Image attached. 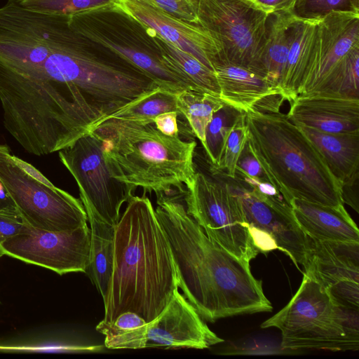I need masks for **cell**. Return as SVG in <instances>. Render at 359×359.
<instances>
[{
	"label": "cell",
	"instance_id": "f35d334b",
	"mask_svg": "<svg viewBox=\"0 0 359 359\" xmlns=\"http://www.w3.org/2000/svg\"><path fill=\"white\" fill-rule=\"evenodd\" d=\"M273 11H292L297 0H255Z\"/></svg>",
	"mask_w": 359,
	"mask_h": 359
},
{
	"label": "cell",
	"instance_id": "7c38bea8",
	"mask_svg": "<svg viewBox=\"0 0 359 359\" xmlns=\"http://www.w3.org/2000/svg\"><path fill=\"white\" fill-rule=\"evenodd\" d=\"M177 289L164 310L153 320L111 339L116 349L150 347L203 349L222 342Z\"/></svg>",
	"mask_w": 359,
	"mask_h": 359
},
{
	"label": "cell",
	"instance_id": "5bb4252c",
	"mask_svg": "<svg viewBox=\"0 0 359 359\" xmlns=\"http://www.w3.org/2000/svg\"><path fill=\"white\" fill-rule=\"evenodd\" d=\"M226 182L237 198L248 226L268 233L278 249L297 266L305 268L311 253V239L296 222L291 205L285 200L264 194L242 182Z\"/></svg>",
	"mask_w": 359,
	"mask_h": 359
},
{
	"label": "cell",
	"instance_id": "1f68e13d",
	"mask_svg": "<svg viewBox=\"0 0 359 359\" xmlns=\"http://www.w3.org/2000/svg\"><path fill=\"white\" fill-rule=\"evenodd\" d=\"M246 142L247 127L243 113L230 132L216 172H223L227 177L235 178L237 163Z\"/></svg>",
	"mask_w": 359,
	"mask_h": 359
},
{
	"label": "cell",
	"instance_id": "8992f818",
	"mask_svg": "<svg viewBox=\"0 0 359 359\" xmlns=\"http://www.w3.org/2000/svg\"><path fill=\"white\" fill-rule=\"evenodd\" d=\"M68 24L89 41L144 72L161 88L176 93L192 90L167 66L148 28L115 4L73 15Z\"/></svg>",
	"mask_w": 359,
	"mask_h": 359
},
{
	"label": "cell",
	"instance_id": "83f0119b",
	"mask_svg": "<svg viewBox=\"0 0 359 359\" xmlns=\"http://www.w3.org/2000/svg\"><path fill=\"white\" fill-rule=\"evenodd\" d=\"M243 113L224 103L213 114L207 126L205 140L202 144L212 171H217L230 132Z\"/></svg>",
	"mask_w": 359,
	"mask_h": 359
},
{
	"label": "cell",
	"instance_id": "8d00e7d4",
	"mask_svg": "<svg viewBox=\"0 0 359 359\" xmlns=\"http://www.w3.org/2000/svg\"><path fill=\"white\" fill-rule=\"evenodd\" d=\"M177 111H168L158 115L154 119V125L163 134L166 135H175L178 134Z\"/></svg>",
	"mask_w": 359,
	"mask_h": 359
},
{
	"label": "cell",
	"instance_id": "2e32d148",
	"mask_svg": "<svg viewBox=\"0 0 359 359\" xmlns=\"http://www.w3.org/2000/svg\"><path fill=\"white\" fill-rule=\"evenodd\" d=\"M115 5L213 71L214 63L226 60L218 41L199 24L175 18L150 0H116Z\"/></svg>",
	"mask_w": 359,
	"mask_h": 359
},
{
	"label": "cell",
	"instance_id": "5b68a950",
	"mask_svg": "<svg viewBox=\"0 0 359 359\" xmlns=\"http://www.w3.org/2000/svg\"><path fill=\"white\" fill-rule=\"evenodd\" d=\"M358 311L337 305L316 280L304 273L290 301L261 327L280 330L284 349L358 351Z\"/></svg>",
	"mask_w": 359,
	"mask_h": 359
},
{
	"label": "cell",
	"instance_id": "603a6c76",
	"mask_svg": "<svg viewBox=\"0 0 359 359\" xmlns=\"http://www.w3.org/2000/svg\"><path fill=\"white\" fill-rule=\"evenodd\" d=\"M294 18L292 11H273L266 21L262 64L266 79L279 88L290 46Z\"/></svg>",
	"mask_w": 359,
	"mask_h": 359
},
{
	"label": "cell",
	"instance_id": "ac0fdd59",
	"mask_svg": "<svg viewBox=\"0 0 359 359\" xmlns=\"http://www.w3.org/2000/svg\"><path fill=\"white\" fill-rule=\"evenodd\" d=\"M286 116L296 126L324 133L359 130V98L324 93L302 94L290 102Z\"/></svg>",
	"mask_w": 359,
	"mask_h": 359
},
{
	"label": "cell",
	"instance_id": "ffe728a7",
	"mask_svg": "<svg viewBox=\"0 0 359 359\" xmlns=\"http://www.w3.org/2000/svg\"><path fill=\"white\" fill-rule=\"evenodd\" d=\"M213 69L220 89L219 98L240 111H249L269 96L283 98L280 88L246 68L223 60L215 62Z\"/></svg>",
	"mask_w": 359,
	"mask_h": 359
},
{
	"label": "cell",
	"instance_id": "8fae6325",
	"mask_svg": "<svg viewBox=\"0 0 359 359\" xmlns=\"http://www.w3.org/2000/svg\"><path fill=\"white\" fill-rule=\"evenodd\" d=\"M58 151L60 161L78 185L85 210L116 226L122 205L133 196L136 187L111 175L99 134L95 130L88 133Z\"/></svg>",
	"mask_w": 359,
	"mask_h": 359
},
{
	"label": "cell",
	"instance_id": "484cf974",
	"mask_svg": "<svg viewBox=\"0 0 359 359\" xmlns=\"http://www.w3.org/2000/svg\"><path fill=\"white\" fill-rule=\"evenodd\" d=\"M177 94L159 88L112 114L104 121L118 120L147 124L154 123L155 118L163 113L177 111L180 114Z\"/></svg>",
	"mask_w": 359,
	"mask_h": 359
},
{
	"label": "cell",
	"instance_id": "d6986e66",
	"mask_svg": "<svg viewBox=\"0 0 359 359\" xmlns=\"http://www.w3.org/2000/svg\"><path fill=\"white\" fill-rule=\"evenodd\" d=\"M293 216L310 238L323 241L359 242L358 228L344 206L332 207L293 198Z\"/></svg>",
	"mask_w": 359,
	"mask_h": 359
},
{
	"label": "cell",
	"instance_id": "9c48e42d",
	"mask_svg": "<svg viewBox=\"0 0 359 359\" xmlns=\"http://www.w3.org/2000/svg\"><path fill=\"white\" fill-rule=\"evenodd\" d=\"M187 189V212L211 240L246 263L256 257L260 252L226 182L196 172Z\"/></svg>",
	"mask_w": 359,
	"mask_h": 359
},
{
	"label": "cell",
	"instance_id": "4316f807",
	"mask_svg": "<svg viewBox=\"0 0 359 359\" xmlns=\"http://www.w3.org/2000/svg\"><path fill=\"white\" fill-rule=\"evenodd\" d=\"M224 104L219 97L190 90L179 93L177 97L180 114L186 118L193 133L201 144L205 140V130L213 114Z\"/></svg>",
	"mask_w": 359,
	"mask_h": 359
},
{
	"label": "cell",
	"instance_id": "f1b7e54d",
	"mask_svg": "<svg viewBox=\"0 0 359 359\" xmlns=\"http://www.w3.org/2000/svg\"><path fill=\"white\" fill-rule=\"evenodd\" d=\"M311 93L359 98V47L353 49L319 86L307 94Z\"/></svg>",
	"mask_w": 359,
	"mask_h": 359
},
{
	"label": "cell",
	"instance_id": "7a4b0ae2",
	"mask_svg": "<svg viewBox=\"0 0 359 359\" xmlns=\"http://www.w3.org/2000/svg\"><path fill=\"white\" fill-rule=\"evenodd\" d=\"M179 289L168 236L146 196H133L115 226L114 262L101 321L112 324L126 311L147 323Z\"/></svg>",
	"mask_w": 359,
	"mask_h": 359
},
{
	"label": "cell",
	"instance_id": "836d02e7",
	"mask_svg": "<svg viewBox=\"0 0 359 359\" xmlns=\"http://www.w3.org/2000/svg\"><path fill=\"white\" fill-rule=\"evenodd\" d=\"M161 9L180 20L198 24V0H150Z\"/></svg>",
	"mask_w": 359,
	"mask_h": 359
},
{
	"label": "cell",
	"instance_id": "4dcf8cb0",
	"mask_svg": "<svg viewBox=\"0 0 359 359\" xmlns=\"http://www.w3.org/2000/svg\"><path fill=\"white\" fill-rule=\"evenodd\" d=\"M292 12L306 20H320L333 12L359 13V0H297Z\"/></svg>",
	"mask_w": 359,
	"mask_h": 359
},
{
	"label": "cell",
	"instance_id": "74e56055",
	"mask_svg": "<svg viewBox=\"0 0 359 359\" xmlns=\"http://www.w3.org/2000/svg\"><path fill=\"white\" fill-rule=\"evenodd\" d=\"M248 229L253 243L260 252L266 253L278 249L274 239L268 233L252 226H248Z\"/></svg>",
	"mask_w": 359,
	"mask_h": 359
},
{
	"label": "cell",
	"instance_id": "52a82bcc",
	"mask_svg": "<svg viewBox=\"0 0 359 359\" xmlns=\"http://www.w3.org/2000/svg\"><path fill=\"white\" fill-rule=\"evenodd\" d=\"M272 12L255 0H198V24L218 41L226 60L266 79L262 57Z\"/></svg>",
	"mask_w": 359,
	"mask_h": 359
},
{
	"label": "cell",
	"instance_id": "d6a6232c",
	"mask_svg": "<svg viewBox=\"0 0 359 359\" xmlns=\"http://www.w3.org/2000/svg\"><path fill=\"white\" fill-rule=\"evenodd\" d=\"M28 226L15 205L0 208V244L11 237L24 233Z\"/></svg>",
	"mask_w": 359,
	"mask_h": 359
},
{
	"label": "cell",
	"instance_id": "d4e9b609",
	"mask_svg": "<svg viewBox=\"0 0 359 359\" xmlns=\"http://www.w3.org/2000/svg\"><path fill=\"white\" fill-rule=\"evenodd\" d=\"M148 29L156 41L167 66L192 90L209 93L219 97L220 89L212 69L204 65L191 54L164 40L149 28Z\"/></svg>",
	"mask_w": 359,
	"mask_h": 359
},
{
	"label": "cell",
	"instance_id": "44dd1931",
	"mask_svg": "<svg viewBox=\"0 0 359 359\" xmlns=\"http://www.w3.org/2000/svg\"><path fill=\"white\" fill-rule=\"evenodd\" d=\"M316 146L342 188L358 183L359 177V130L328 133L297 126Z\"/></svg>",
	"mask_w": 359,
	"mask_h": 359
},
{
	"label": "cell",
	"instance_id": "4fadbf2b",
	"mask_svg": "<svg viewBox=\"0 0 359 359\" xmlns=\"http://www.w3.org/2000/svg\"><path fill=\"white\" fill-rule=\"evenodd\" d=\"M0 251L25 263L62 276L86 272L90 263V229L85 225L73 230L47 231L28 226L24 233L0 244Z\"/></svg>",
	"mask_w": 359,
	"mask_h": 359
},
{
	"label": "cell",
	"instance_id": "e575fe53",
	"mask_svg": "<svg viewBox=\"0 0 359 359\" xmlns=\"http://www.w3.org/2000/svg\"><path fill=\"white\" fill-rule=\"evenodd\" d=\"M234 179L269 182L260 164L246 144L238 158Z\"/></svg>",
	"mask_w": 359,
	"mask_h": 359
},
{
	"label": "cell",
	"instance_id": "3957f363",
	"mask_svg": "<svg viewBox=\"0 0 359 359\" xmlns=\"http://www.w3.org/2000/svg\"><path fill=\"white\" fill-rule=\"evenodd\" d=\"M244 115L246 144L287 203L297 198L344 205L342 185L316 146L286 114L251 109Z\"/></svg>",
	"mask_w": 359,
	"mask_h": 359
},
{
	"label": "cell",
	"instance_id": "f546056e",
	"mask_svg": "<svg viewBox=\"0 0 359 359\" xmlns=\"http://www.w3.org/2000/svg\"><path fill=\"white\" fill-rule=\"evenodd\" d=\"M22 6L38 12L70 17L115 4L116 0H17Z\"/></svg>",
	"mask_w": 359,
	"mask_h": 359
},
{
	"label": "cell",
	"instance_id": "ab89813d",
	"mask_svg": "<svg viewBox=\"0 0 359 359\" xmlns=\"http://www.w3.org/2000/svg\"><path fill=\"white\" fill-rule=\"evenodd\" d=\"M15 205L0 180V208Z\"/></svg>",
	"mask_w": 359,
	"mask_h": 359
},
{
	"label": "cell",
	"instance_id": "60d3db41",
	"mask_svg": "<svg viewBox=\"0 0 359 359\" xmlns=\"http://www.w3.org/2000/svg\"><path fill=\"white\" fill-rule=\"evenodd\" d=\"M4 255L2 254V252L0 251V257H2Z\"/></svg>",
	"mask_w": 359,
	"mask_h": 359
},
{
	"label": "cell",
	"instance_id": "30bf717a",
	"mask_svg": "<svg viewBox=\"0 0 359 359\" xmlns=\"http://www.w3.org/2000/svg\"><path fill=\"white\" fill-rule=\"evenodd\" d=\"M69 17L8 0L0 8V64L20 73L40 68L69 27Z\"/></svg>",
	"mask_w": 359,
	"mask_h": 359
},
{
	"label": "cell",
	"instance_id": "6da1fadb",
	"mask_svg": "<svg viewBox=\"0 0 359 359\" xmlns=\"http://www.w3.org/2000/svg\"><path fill=\"white\" fill-rule=\"evenodd\" d=\"M155 212L170 243L178 287L204 320L272 311L250 263L211 240L175 197L157 195Z\"/></svg>",
	"mask_w": 359,
	"mask_h": 359
},
{
	"label": "cell",
	"instance_id": "277c9868",
	"mask_svg": "<svg viewBox=\"0 0 359 359\" xmlns=\"http://www.w3.org/2000/svg\"><path fill=\"white\" fill-rule=\"evenodd\" d=\"M95 131V130H94ZM111 175L123 183L156 195L173 189L184 192L196 173L195 141L166 135L154 123L108 120L95 130Z\"/></svg>",
	"mask_w": 359,
	"mask_h": 359
},
{
	"label": "cell",
	"instance_id": "cb8c5ba5",
	"mask_svg": "<svg viewBox=\"0 0 359 359\" xmlns=\"http://www.w3.org/2000/svg\"><path fill=\"white\" fill-rule=\"evenodd\" d=\"M86 212L90 229V263L86 273L103 299L113 268L115 226L91 210Z\"/></svg>",
	"mask_w": 359,
	"mask_h": 359
},
{
	"label": "cell",
	"instance_id": "ba28073f",
	"mask_svg": "<svg viewBox=\"0 0 359 359\" xmlns=\"http://www.w3.org/2000/svg\"><path fill=\"white\" fill-rule=\"evenodd\" d=\"M6 144H0V180L19 213L30 226L47 231L73 230L87 224L81 199L38 180L16 163Z\"/></svg>",
	"mask_w": 359,
	"mask_h": 359
},
{
	"label": "cell",
	"instance_id": "d590c367",
	"mask_svg": "<svg viewBox=\"0 0 359 359\" xmlns=\"http://www.w3.org/2000/svg\"><path fill=\"white\" fill-rule=\"evenodd\" d=\"M147 323L145 320L138 314L132 311H126L120 314L112 324H105L100 321L96 326V330L104 334L106 337H111Z\"/></svg>",
	"mask_w": 359,
	"mask_h": 359
},
{
	"label": "cell",
	"instance_id": "e0dca14e",
	"mask_svg": "<svg viewBox=\"0 0 359 359\" xmlns=\"http://www.w3.org/2000/svg\"><path fill=\"white\" fill-rule=\"evenodd\" d=\"M358 47L359 13L333 12L320 19L313 62L299 95L313 91Z\"/></svg>",
	"mask_w": 359,
	"mask_h": 359
},
{
	"label": "cell",
	"instance_id": "9a60e30c",
	"mask_svg": "<svg viewBox=\"0 0 359 359\" xmlns=\"http://www.w3.org/2000/svg\"><path fill=\"white\" fill-rule=\"evenodd\" d=\"M304 273L316 280L339 306L359 309V242L311 238Z\"/></svg>",
	"mask_w": 359,
	"mask_h": 359
},
{
	"label": "cell",
	"instance_id": "7402d4cb",
	"mask_svg": "<svg viewBox=\"0 0 359 359\" xmlns=\"http://www.w3.org/2000/svg\"><path fill=\"white\" fill-rule=\"evenodd\" d=\"M318 20L301 19L294 15L290 46L280 82L283 98L289 102L299 95L311 67Z\"/></svg>",
	"mask_w": 359,
	"mask_h": 359
}]
</instances>
